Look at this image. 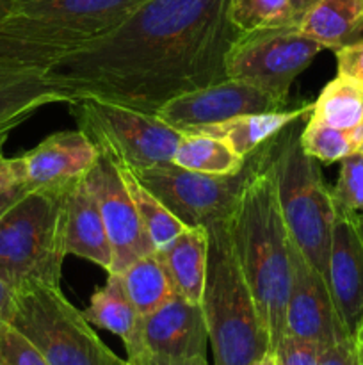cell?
<instances>
[{"label":"cell","mask_w":363,"mask_h":365,"mask_svg":"<svg viewBox=\"0 0 363 365\" xmlns=\"http://www.w3.org/2000/svg\"><path fill=\"white\" fill-rule=\"evenodd\" d=\"M128 365H173L171 364V356L157 355V353H152L149 349H144L139 355L128 356L127 359Z\"/></svg>","instance_id":"8d00e7d4"},{"label":"cell","mask_w":363,"mask_h":365,"mask_svg":"<svg viewBox=\"0 0 363 365\" xmlns=\"http://www.w3.org/2000/svg\"><path fill=\"white\" fill-rule=\"evenodd\" d=\"M2 148L4 146H0V191L21 182L20 157L9 159V157L4 155Z\"/></svg>","instance_id":"d6a6232c"},{"label":"cell","mask_w":363,"mask_h":365,"mask_svg":"<svg viewBox=\"0 0 363 365\" xmlns=\"http://www.w3.org/2000/svg\"><path fill=\"white\" fill-rule=\"evenodd\" d=\"M322 45L299 25L238 34L226 57V75L288 102L292 82L319 56Z\"/></svg>","instance_id":"30bf717a"},{"label":"cell","mask_w":363,"mask_h":365,"mask_svg":"<svg viewBox=\"0 0 363 365\" xmlns=\"http://www.w3.org/2000/svg\"><path fill=\"white\" fill-rule=\"evenodd\" d=\"M27 192H28V189L25 187L21 182H18V184H14V185H11V187L0 191V217H2L4 214H6L7 210H9L11 207H13L14 203L21 198V196L27 195Z\"/></svg>","instance_id":"e575fe53"},{"label":"cell","mask_w":363,"mask_h":365,"mask_svg":"<svg viewBox=\"0 0 363 365\" xmlns=\"http://www.w3.org/2000/svg\"><path fill=\"white\" fill-rule=\"evenodd\" d=\"M7 323L39 349L50 365H128L96 335L60 287L27 284L14 289Z\"/></svg>","instance_id":"52a82bcc"},{"label":"cell","mask_w":363,"mask_h":365,"mask_svg":"<svg viewBox=\"0 0 363 365\" xmlns=\"http://www.w3.org/2000/svg\"><path fill=\"white\" fill-rule=\"evenodd\" d=\"M287 103L246 82L224 78L164 103L157 116L180 132H192L237 116L285 109Z\"/></svg>","instance_id":"7c38bea8"},{"label":"cell","mask_w":363,"mask_h":365,"mask_svg":"<svg viewBox=\"0 0 363 365\" xmlns=\"http://www.w3.org/2000/svg\"><path fill=\"white\" fill-rule=\"evenodd\" d=\"M173 282L174 292L201 303L206 278L209 234L203 227L185 228L166 248L157 250Z\"/></svg>","instance_id":"44dd1931"},{"label":"cell","mask_w":363,"mask_h":365,"mask_svg":"<svg viewBox=\"0 0 363 365\" xmlns=\"http://www.w3.org/2000/svg\"><path fill=\"white\" fill-rule=\"evenodd\" d=\"M263 152L265 145L253 152L246 160V166L235 175L198 173L173 163L134 173L185 227L206 228L230 220L246 184L262 160Z\"/></svg>","instance_id":"9c48e42d"},{"label":"cell","mask_w":363,"mask_h":365,"mask_svg":"<svg viewBox=\"0 0 363 365\" xmlns=\"http://www.w3.org/2000/svg\"><path fill=\"white\" fill-rule=\"evenodd\" d=\"M0 365H50L13 324L0 323Z\"/></svg>","instance_id":"f546056e"},{"label":"cell","mask_w":363,"mask_h":365,"mask_svg":"<svg viewBox=\"0 0 363 365\" xmlns=\"http://www.w3.org/2000/svg\"><path fill=\"white\" fill-rule=\"evenodd\" d=\"M6 4H7V0H0V11L4 9V6H6Z\"/></svg>","instance_id":"ee69618b"},{"label":"cell","mask_w":363,"mask_h":365,"mask_svg":"<svg viewBox=\"0 0 363 365\" xmlns=\"http://www.w3.org/2000/svg\"><path fill=\"white\" fill-rule=\"evenodd\" d=\"M13 289L0 277V323H7V319H9L11 307H13Z\"/></svg>","instance_id":"f35d334b"},{"label":"cell","mask_w":363,"mask_h":365,"mask_svg":"<svg viewBox=\"0 0 363 365\" xmlns=\"http://www.w3.org/2000/svg\"><path fill=\"white\" fill-rule=\"evenodd\" d=\"M290 266L285 334L308 339L324 349L351 337L338 314L324 274L306 260L292 241Z\"/></svg>","instance_id":"4fadbf2b"},{"label":"cell","mask_w":363,"mask_h":365,"mask_svg":"<svg viewBox=\"0 0 363 365\" xmlns=\"http://www.w3.org/2000/svg\"><path fill=\"white\" fill-rule=\"evenodd\" d=\"M246 160L223 139L199 132H182L173 157L177 166L206 175H235L246 166Z\"/></svg>","instance_id":"cb8c5ba5"},{"label":"cell","mask_w":363,"mask_h":365,"mask_svg":"<svg viewBox=\"0 0 363 365\" xmlns=\"http://www.w3.org/2000/svg\"><path fill=\"white\" fill-rule=\"evenodd\" d=\"M66 252L110 273L112 246L100 214L98 202L85 184V177L71 185L66 202Z\"/></svg>","instance_id":"ac0fdd59"},{"label":"cell","mask_w":363,"mask_h":365,"mask_svg":"<svg viewBox=\"0 0 363 365\" xmlns=\"http://www.w3.org/2000/svg\"><path fill=\"white\" fill-rule=\"evenodd\" d=\"M71 102L43 70L0 63V134L9 135L43 107Z\"/></svg>","instance_id":"e0dca14e"},{"label":"cell","mask_w":363,"mask_h":365,"mask_svg":"<svg viewBox=\"0 0 363 365\" xmlns=\"http://www.w3.org/2000/svg\"><path fill=\"white\" fill-rule=\"evenodd\" d=\"M349 365H363V317L351 334V356Z\"/></svg>","instance_id":"d590c367"},{"label":"cell","mask_w":363,"mask_h":365,"mask_svg":"<svg viewBox=\"0 0 363 365\" xmlns=\"http://www.w3.org/2000/svg\"><path fill=\"white\" fill-rule=\"evenodd\" d=\"M171 364L173 365H209L205 356H192V359H173V356H171Z\"/></svg>","instance_id":"ab89813d"},{"label":"cell","mask_w":363,"mask_h":365,"mask_svg":"<svg viewBox=\"0 0 363 365\" xmlns=\"http://www.w3.org/2000/svg\"><path fill=\"white\" fill-rule=\"evenodd\" d=\"M142 337L152 353L173 359L205 356L209 328L201 303L174 294L162 307L142 316Z\"/></svg>","instance_id":"2e32d148"},{"label":"cell","mask_w":363,"mask_h":365,"mask_svg":"<svg viewBox=\"0 0 363 365\" xmlns=\"http://www.w3.org/2000/svg\"><path fill=\"white\" fill-rule=\"evenodd\" d=\"M298 121L270 139L278 202L290 241L326 278L335 202L317 160L302 150Z\"/></svg>","instance_id":"8992f818"},{"label":"cell","mask_w":363,"mask_h":365,"mask_svg":"<svg viewBox=\"0 0 363 365\" xmlns=\"http://www.w3.org/2000/svg\"><path fill=\"white\" fill-rule=\"evenodd\" d=\"M310 116L340 130L363 127V84L337 75L322 88Z\"/></svg>","instance_id":"d4e9b609"},{"label":"cell","mask_w":363,"mask_h":365,"mask_svg":"<svg viewBox=\"0 0 363 365\" xmlns=\"http://www.w3.org/2000/svg\"><path fill=\"white\" fill-rule=\"evenodd\" d=\"M209 257L201 296L214 365H253L270 353L269 335L231 245L228 220L206 227Z\"/></svg>","instance_id":"277c9868"},{"label":"cell","mask_w":363,"mask_h":365,"mask_svg":"<svg viewBox=\"0 0 363 365\" xmlns=\"http://www.w3.org/2000/svg\"><path fill=\"white\" fill-rule=\"evenodd\" d=\"M231 245L260 317L269 335L270 353L285 335V314L290 291V235L276 192L270 139L233 214L228 220Z\"/></svg>","instance_id":"7a4b0ae2"},{"label":"cell","mask_w":363,"mask_h":365,"mask_svg":"<svg viewBox=\"0 0 363 365\" xmlns=\"http://www.w3.org/2000/svg\"><path fill=\"white\" fill-rule=\"evenodd\" d=\"M324 348L308 339L285 334L274 348L276 365H319Z\"/></svg>","instance_id":"4dcf8cb0"},{"label":"cell","mask_w":363,"mask_h":365,"mask_svg":"<svg viewBox=\"0 0 363 365\" xmlns=\"http://www.w3.org/2000/svg\"><path fill=\"white\" fill-rule=\"evenodd\" d=\"M70 189L28 191L0 217V277L13 291L27 284L60 287Z\"/></svg>","instance_id":"5b68a950"},{"label":"cell","mask_w":363,"mask_h":365,"mask_svg":"<svg viewBox=\"0 0 363 365\" xmlns=\"http://www.w3.org/2000/svg\"><path fill=\"white\" fill-rule=\"evenodd\" d=\"M302 150L315 160L333 164L363 148V127L340 130L310 116L299 135Z\"/></svg>","instance_id":"4316f807"},{"label":"cell","mask_w":363,"mask_h":365,"mask_svg":"<svg viewBox=\"0 0 363 365\" xmlns=\"http://www.w3.org/2000/svg\"><path fill=\"white\" fill-rule=\"evenodd\" d=\"M85 184L98 202L100 214L112 246L110 273H121L134 260L157 252L135 210L120 166L112 159L100 152L96 163L85 175Z\"/></svg>","instance_id":"8fae6325"},{"label":"cell","mask_w":363,"mask_h":365,"mask_svg":"<svg viewBox=\"0 0 363 365\" xmlns=\"http://www.w3.org/2000/svg\"><path fill=\"white\" fill-rule=\"evenodd\" d=\"M253 365H276V359H274V353H267L263 355L258 362H255Z\"/></svg>","instance_id":"60d3db41"},{"label":"cell","mask_w":363,"mask_h":365,"mask_svg":"<svg viewBox=\"0 0 363 365\" xmlns=\"http://www.w3.org/2000/svg\"><path fill=\"white\" fill-rule=\"evenodd\" d=\"M98 150L82 130L48 135L20 155L21 184L28 189H64L77 184L98 159Z\"/></svg>","instance_id":"9a60e30c"},{"label":"cell","mask_w":363,"mask_h":365,"mask_svg":"<svg viewBox=\"0 0 363 365\" xmlns=\"http://www.w3.org/2000/svg\"><path fill=\"white\" fill-rule=\"evenodd\" d=\"M7 138H9V135H6V134H0V146H4V145H6Z\"/></svg>","instance_id":"7bdbcfd3"},{"label":"cell","mask_w":363,"mask_h":365,"mask_svg":"<svg viewBox=\"0 0 363 365\" xmlns=\"http://www.w3.org/2000/svg\"><path fill=\"white\" fill-rule=\"evenodd\" d=\"M121 177H123L125 184H127L128 192H130L132 200H134L135 210H137L139 217L142 221L146 234L152 239L155 250H162L173 241L177 235H180L185 230L184 223L142 184L130 168L120 166Z\"/></svg>","instance_id":"484cf974"},{"label":"cell","mask_w":363,"mask_h":365,"mask_svg":"<svg viewBox=\"0 0 363 365\" xmlns=\"http://www.w3.org/2000/svg\"><path fill=\"white\" fill-rule=\"evenodd\" d=\"M319 2L320 0H288V4H290L292 24L294 25L301 24L302 18H305L306 14H308Z\"/></svg>","instance_id":"74e56055"},{"label":"cell","mask_w":363,"mask_h":365,"mask_svg":"<svg viewBox=\"0 0 363 365\" xmlns=\"http://www.w3.org/2000/svg\"><path fill=\"white\" fill-rule=\"evenodd\" d=\"M120 274L128 298L141 316H148L177 294L159 252L134 260Z\"/></svg>","instance_id":"603a6c76"},{"label":"cell","mask_w":363,"mask_h":365,"mask_svg":"<svg viewBox=\"0 0 363 365\" xmlns=\"http://www.w3.org/2000/svg\"><path fill=\"white\" fill-rule=\"evenodd\" d=\"M349 356H351V337L324 349L319 365H349Z\"/></svg>","instance_id":"836d02e7"},{"label":"cell","mask_w":363,"mask_h":365,"mask_svg":"<svg viewBox=\"0 0 363 365\" xmlns=\"http://www.w3.org/2000/svg\"><path fill=\"white\" fill-rule=\"evenodd\" d=\"M358 228H359V234H362V239H363V214H358Z\"/></svg>","instance_id":"b9f144b4"},{"label":"cell","mask_w":363,"mask_h":365,"mask_svg":"<svg viewBox=\"0 0 363 365\" xmlns=\"http://www.w3.org/2000/svg\"><path fill=\"white\" fill-rule=\"evenodd\" d=\"M230 20L241 34L294 25L288 0H230Z\"/></svg>","instance_id":"83f0119b"},{"label":"cell","mask_w":363,"mask_h":365,"mask_svg":"<svg viewBox=\"0 0 363 365\" xmlns=\"http://www.w3.org/2000/svg\"><path fill=\"white\" fill-rule=\"evenodd\" d=\"M326 282L349 334L363 317V239L358 212L335 203Z\"/></svg>","instance_id":"5bb4252c"},{"label":"cell","mask_w":363,"mask_h":365,"mask_svg":"<svg viewBox=\"0 0 363 365\" xmlns=\"http://www.w3.org/2000/svg\"><path fill=\"white\" fill-rule=\"evenodd\" d=\"M337 75L349 77L363 84V38L335 50Z\"/></svg>","instance_id":"1f68e13d"},{"label":"cell","mask_w":363,"mask_h":365,"mask_svg":"<svg viewBox=\"0 0 363 365\" xmlns=\"http://www.w3.org/2000/svg\"><path fill=\"white\" fill-rule=\"evenodd\" d=\"M144 0H7L0 63L46 71L71 50L121 24Z\"/></svg>","instance_id":"3957f363"},{"label":"cell","mask_w":363,"mask_h":365,"mask_svg":"<svg viewBox=\"0 0 363 365\" xmlns=\"http://www.w3.org/2000/svg\"><path fill=\"white\" fill-rule=\"evenodd\" d=\"M82 314L93 327L120 337L127 349V359L148 349L142 337V316L128 298L120 273H109L107 282L93 292L88 309Z\"/></svg>","instance_id":"d6986e66"},{"label":"cell","mask_w":363,"mask_h":365,"mask_svg":"<svg viewBox=\"0 0 363 365\" xmlns=\"http://www.w3.org/2000/svg\"><path fill=\"white\" fill-rule=\"evenodd\" d=\"M238 34L230 0H144L45 75L73 102L100 98L157 113L177 96L228 78L226 57Z\"/></svg>","instance_id":"6da1fadb"},{"label":"cell","mask_w":363,"mask_h":365,"mask_svg":"<svg viewBox=\"0 0 363 365\" xmlns=\"http://www.w3.org/2000/svg\"><path fill=\"white\" fill-rule=\"evenodd\" d=\"M299 29L322 45L338 50L363 38V0H320Z\"/></svg>","instance_id":"7402d4cb"},{"label":"cell","mask_w":363,"mask_h":365,"mask_svg":"<svg viewBox=\"0 0 363 365\" xmlns=\"http://www.w3.org/2000/svg\"><path fill=\"white\" fill-rule=\"evenodd\" d=\"M340 175L331 187L337 205L363 214V148L340 160Z\"/></svg>","instance_id":"f1b7e54d"},{"label":"cell","mask_w":363,"mask_h":365,"mask_svg":"<svg viewBox=\"0 0 363 365\" xmlns=\"http://www.w3.org/2000/svg\"><path fill=\"white\" fill-rule=\"evenodd\" d=\"M313 103L302 102L299 106L290 107V109L270 110V113H256V114H244L237 116L233 120L223 121L217 125H206V127L198 128L199 134H209L214 138H219L238 153L241 157L248 159L253 152L265 145L269 139L280 134L287 125L292 121H298L301 118L312 114Z\"/></svg>","instance_id":"ffe728a7"},{"label":"cell","mask_w":363,"mask_h":365,"mask_svg":"<svg viewBox=\"0 0 363 365\" xmlns=\"http://www.w3.org/2000/svg\"><path fill=\"white\" fill-rule=\"evenodd\" d=\"M70 113L98 152L134 171L173 163L182 139V132L155 113L107 100L77 98L70 103Z\"/></svg>","instance_id":"ba28073f"}]
</instances>
